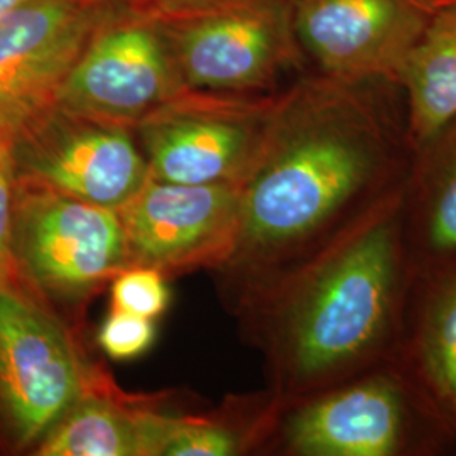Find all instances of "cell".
<instances>
[{
	"label": "cell",
	"mask_w": 456,
	"mask_h": 456,
	"mask_svg": "<svg viewBox=\"0 0 456 456\" xmlns=\"http://www.w3.org/2000/svg\"><path fill=\"white\" fill-rule=\"evenodd\" d=\"M178 416L156 399L124 394L100 369L90 387L36 448V456H163Z\"/></svg>",
	"instance_id": "obj_13"
},
{
	"label": "cell",
	"mask_w": 456,
	"mask_h": 456,
	"mask_svg": "<svg viewBox=\"0 0 456 456\" xmlns=\"http://www.w3.org/2000/svg\"><path fill=\"white\" fill-rule=\"evenodd\" d=\"M277 95L203 97L184 90L137 126L149 178L239 183L257 156Z\"/></svg>",
	"instance_id": "obj_7"
},
{
	"label": "cell",
	"mask_w": 456,
	"mask_h": 456,
	"mask_svg": "<svg viewBox=\"0 0 456 456\" xmlns=\"http://www.w3.org/2000/svg\"><path fill=\"white\" fill-rule=\"evenodd\" d=\"M120 0H26L0 17V129L19 131L56 105L92 41L124 16Z\"/></svg>",
	"instance_id": "obj_8"
},
{
	"label": "cell",
	"mask_w": 456,
	"mask_h": 456,
	"mask_svg": "<svg viewBox=\"0 0 456 456\" xmlns=\"http://www.w3.org/2000/svg\"><path fill=\"white\" fill-rule=\"evenodd\" d=\"M110 296L114 310L149 320L161 316L169 305L166 276L146 265H131L120 271L110 282Z\"/></svg>",
	"instance_id": "obj_17"
},
{
	"label": "cell",
	"mask_w": 456,
	"mask_h": 456,
	"mask_svg": "<svg viewBox=\"0 0 456 456\" xmlns=\"http://www.w3.org/2000/svg\"><path fill=\"white\" fill-rule=\"evenodd\" d=\"M401 216L414 279L456 267V118L412 152Z\"/></svg>",
	"instance_id": "obj_15"
},
{
	"label": "cell",
	"mask_w": 456,
	"mask_h": 456,
	"mask_svg": "<svg viewBox=\"0 0 456 456\" xmlns=\"http://www.w3.org/2000/svg\"><path fill=\"white\" fill-rule=\"evenodd\" d=\"M154 337L152 320L112 308L98 331V343L110 359L131 360L146 354Z\"/></svg>",
	"instance_id": "obj_18"
},
{
	"label": "cell",
	"mask_w": 456,
	"mask_h": 456,
	"mask_svg": "<svg viewBox=\"0 0 456 456\" xmlns=\"http://www.w3.org/2000/svg\"><path fill=\"white\" fill-rule=\"evenodd\" d=\"M411 159L395 83L314 73L281 92L257 156L239 181L237 244L222 269L237 301L397 191Z\"/></svg>",
	"instance_id": "obj_1"
},
{
	"label": "cell",
	"mask_w": 456,
	"mask_h": 456,
	"mask_svg": "<svg viewBox=\"0 0 456 456\" xmlns=\"http://www.w3.org/2000/svg\"><path fill=\"white\" fill-rule=\"evenodd\" d=\"M11 250L17 273L66 320L129 267L115 208L16 176Z\"/></svg>",
	"instance_id": "obj_5"
},
{
	"label": "cell",
	"mask_w": 456,
	"mask_h": 456,
	"mask_svg": "<svg viewBox=\"0 0 456 456\" xmlns=\"http://www.w3.org/2000/svg\"><path fill=\"white\" fill-rule=\"evenodd\" d=\"M144 4L154 19L176 22L191 17L213 14L228 7L239 5L247 0H134Z\"/></svg>",
	"instance_id": "obj_20"
},
{
	"label": "cell",
	"mask_w": 456,
	"mask_h": 456,
	"mask_svg": "<svg viewBox=\"0 0 456 456\" xmlns=\"http://www.w3.org/2000/svg\"><path fill=\"white\" fill-rule=\"evenodd\" d=\"M14 176L118 208L149 178L131 127L53 107L11 134Z\"/></svg>",
	"instance_id": "obj_9"
},
{
	"label": "cell",
	"mask_w": 456,
	"mask_h": 456,
	"mask_svg": "<svg viewBox=\"0 0 456 456\" xmlns=\"http://www.w3.org/2000/svg\"><path fill=\"white\" fill-rule=\"evenodd\" d=\"M97 370L60 311L17 271L0 277L2 455H34Z\"/></svg>",
	"instance_id": "obj_4"
},
{
	"label": "cell",
	"mask_w": 456,
	"mask_h": 456,
	"mask_svg": "<svg viewBox=\"0 0 456 456\" xmlns=\"http://www.w3.org/2000/svg\"><path fill=\"white\" fill-rule=\"evenodd\" d=\"M22 2H26V0H0V17L7 14L9 11L16 9L17 5H20Z\"/></svg>",
	"instance_id": "obj_22"
},
{
	"label": "cell",
	"mask_w": 456,
	"mask_h": 456,
	"mask_svg": "<svg viewBox=\"0 0 456 456\" xmlns=\"http://www.w3.org/2000/svg\"><path fill=\"white\" fill-rule=\"evenodd\" d=\"M184 90L159 20L122 16L83 53L56 107L132 129Z\"/></svg>",
	"instance_id": "obj_11"
},
{
	"label": "cell",
	"mask_w": 456,
	"mask_h": 456,
	"mask_svg": "<svg viewBox=\"0 0 456 456\" xmlns=\"http://www.w3.org/2000/svg\"><path fill=\"white\" fill-rule=\"evenodd\" d=\"M431 12L414 0H293L294 31L316 73L337 80H389Z\"/></svg>",
	"instance_id": "obj_12"
},
{
	"label": "cell",
	"mask_w": 456,
	"mask_h": 456,
	"mask_svg": "<svg viewBox=\"0 0 456 456\" xmlns=\"http://www.w3.org/2000/svg\"><path fill=\"white\" fill-rule=\"evenodd\" d=\"M12 196H14V163H12L11 134L0 129V277L16 273L12 250H11Z\"/></svg>",
	"instance_id": "obj_19"
},
{
	"label": "cell",
	"mask_w": 456,
	"mask_h": 456,
	"mask_svg": "<svg viewBox=\"0 0 456 456\" xmlns=\"http://www.w3.org/2000/svg\"><path fill=\"white\" fill-rule=\"evenodd\" d=\"M421 9L426 12H433L438 11L443 7H450V5H456V0H414Z\"/></svg>",
	"instance_id": "obj_21"
},
{
	"label": "cell",
	"mask_w": 456,
	"mask_h": 456,
	"mask_svg": "<svg viewBox=\"0 0 456 456\" xmlns=\"http://www.w3.org/2000/svg\"><path fill=\"white\" fill-rule=\"evenodd\" d=\"M395 85L412 152L456 118V5L433 11Z\"/></svg>",
	"instance_id": "obj_16"
},
{
	"label": "cell",
	"mask_w": 456,
	"mask_h": 456,
	"mask_svg": "<svg viewBox=\"0 0 456 456\" xmlns=\"http://www.w3.org/2000/svg\"><path fill=\"white\" fill-rule=\"evenodd\" d=\"M403 186L239 301L281 408L395 357L414 282Z\"/></svg>",
	"instance_id": "obj_2"
},
{
	"label": "cell",
	"mask_w": 456,
	"mask_h": 456,
	"mask_svg": "<svg viewBox=\"0 0 456 456\" xmlns=\"http://www.w3.org/2000/svg\"><path fill=\"white\" fill-rule=\"evenodd\" d=\"M291 456L456 455V441L395 362L281 409L267 444Z\"/></svg>",
	"instance_id": "obj_3"
},
{
	"label": "cell",
	"mask_w": 456,
	"mask_h": 456,
	"mask_svg": "<svg viewBox=\"0 0 456 456\" xmlns=\"http://www.w3.org/2000/svg\"><path fill=\"white\" fill-rule=\"evenodd\" d=\"M176 22L169 49L183 86L191 92L274 95L279 77L305 60L293 0H247Z\"/></svg>",
	"instance_id": "obj_6"
},
{
	"label": "cell",
	"mask_w": 456,
	"mask_h": 456,
	"mask_svg": "<svg viewBox=\"0 0 456 456\" xmlns=\"http://www.w3.org/2000/svg\"><path fill=\"white\" fill-rule=\"evenodd\" d=\"M126 230L129 267L164 276L201 267L224 269L239 233V183L181 184L147 178L117 208Z\"/></svg>",
	"instance_id": "obj_10"
},
{
	"label": "cell",
	"mask_w": 456,
	"mask_h": 456,
	"mask_svg": "<svg viewBox=\"0 0 456 456\" xmlns=\"http://www.w3.org/2000/svg\"><path fill=\"white\" fill-rule=\"evenodd\" d=\"M392 362L456 441V267L414 279Z\"/></svg>",
	"instance_id": "obj_14"
}]
</instances>
